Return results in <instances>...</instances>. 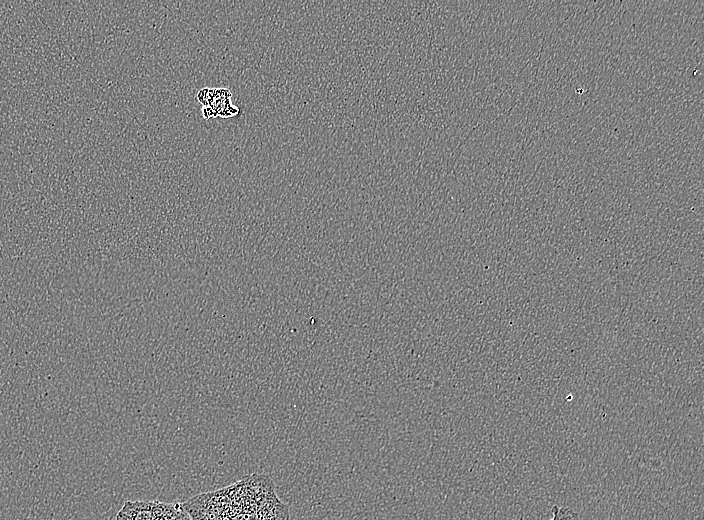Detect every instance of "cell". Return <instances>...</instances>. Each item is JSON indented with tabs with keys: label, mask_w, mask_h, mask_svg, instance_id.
Listing matches in <instances>:
<instances>
[{
	"label": "cell",
	"mask_w": 704,
	"mask_h": 520,
	"mask_svg": "<svg viewBox=\"0 0 704 520\" xmlns=\"http://www.w3.org/2000/svg\"><path fill=\"white\" fill-rule=\"evenodd\" d=\"M202 115L205 119H212V118L217 117V114L215 113V111L212 108H210L209 106L202 107Z\"/></svg>",
	"instance_id": "cell-5"
},
{
	"label": "cell",
	"mask_w": 704,
	"mask_h": 520,
	"mask_svg": "<svg viewBox=\"0 0 704 520\" xmlns=\"http://www.w3.org/2000/svg\"><path fill=\"white\" fill-rule=\"evenodd\" d=\"M115 520H192L181 503L158 500L126 501Z\"/></svg>",
	"instance_id": "cell-2"
},
{
	"label": "cell",
	"mask_w": 704,
	"mask_h": 520,
	"mask_svg": "<svg viewBox=\"0 0 704 520\" xmlns=\"http://www.w3.org/2000/svg\"><path fill=\"white\" fill-rule=\"evenodd\" d=\"M552 512L553 517L550 520H580L578 513L567 507L554 505Z\"/></svg>",
	"instance_id": "cell-3"
},
{
	"label": "cell",
	"mask_w": 704,
	"mask_h": 520,
	"mask_svg": "<svg viewBox=\"0 0 704 520\" xmlns=\"http://www.w3.org/2000/svg\"><path fill=\"white\" fill-rule=\"evenodd\" d=\"M239 113V108L235 106L234 104H230L228 107H226L220 114L219 117L221 118H229L236 116Z\"/></svg>",
	"instance_id": "cell-4"
},
{
	"label": "cell",
	"mask_w": 704,
	"mask_h": 520,
	"mask_svg": "<svg viewBox=\"0 0 704 520\" xmlns=\"http://www.w3.org/2000/svg\"><path fill=\"white\" fill-rule=\"evenodd\" d=\"M182 508L192 520H289V509L266 474L253 473L213 491L197 494Z\"/></svg>",
	"instance_id": "cell-1"
}]
</instances>
